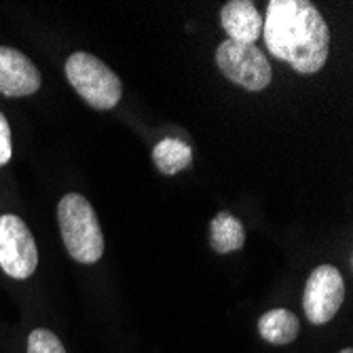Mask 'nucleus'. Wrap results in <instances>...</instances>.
Listing matches in <instances>:
<instances>
[{
	"mask_svg": "<svg viewBox=\"0 0 353 353\" xmlns=\"http://www.w3.org/2000/svg\"><path fill=\"white\" fill-rule=\"evenodd\" d=\"M267 49L301 74L324 68L330 51V30L307 0H271L263 21Z\"/></svg>",
	"mask_w": 353,
	"mask_h": 353,
	"instance_id": "obj_1",
	"label": "nucleus"
},
{
	"mask_svg": "<svg viewBox=\"0 0 353 353\" xmlns=\"http://www.w3.org/2000/svg\"><path fill=\"white\" fill-rule=\"evenodd\" d=\"M57 220L61 241L77 263L93 265L102 259L104 235L100 220L83 195L79 192L63 195L57 205Z\"/></svg>",
	"mask_w": 353,
	"mask_h": 353,
	"instance_id": "obj_2",
	"label": "nucleus"
},
{
	"mask_svg": "<svg viewBox=\"0 0 353 353\" xmlns=\"http://www.w3.org/2000/svg\"><path fill=\"white\" fill-rule=\"evenodd\" d=\"M66 79L95 110H110L121 102V79L100 57L91 53L77 51L66 59Z\"/></svg>",
	"mask_w": 353,
	"mask_h": 353,
	"instance_id": "obj_3",
	"label": "nucleus"
},
{
	"mask_svg": "<svg viewBox=\"0 0 353 353\" xmlns=\"http://www.w3.org/2000/svg\"><path fill=\"white\" fill-rule=\"evenodd\" d=\"M216 63L222 74L248 91H263L271 83V66L256 45L222 41L216 49Z\"/></svg>",
	"mask_w": 353,
	"mask_h": 353,
	"instance_id": "obj_4",
	"label": "nucleus"
},
{
	"mask_svg": "<svg viewBox=\"0 0 353 353\" xmlns=\"http://www.w3.org/2000/svg\"><path fill=\"white\" fill-rule=\"evenodd\" d=\"M39 267V248L26 222L15 214L0 216V269L13 279H28Z\"/></svg>",
	"mask_w": 353,
	"mask_h": 353,
	"instance_id": "obj_5",
	"label": "nucleus"
},
{
	"mask_svg": "<svg viewBox=\"0 0 353 353\" xmlns=\"http://www.w3.org/2000/svg\"><path fill=\"white\" fill-rule=\"evenodd\" d=\"M345 301V281L332 265H319L307 277L303 309L313 326L328 324Z\"/></svg>",
	"mask_w": 353,
	"mask_h": 353,
	"instance_id": "obj_6",
	"label": "nucleus"
},
{
	"mask_svg": "<svg viewBox=\"0 0 353 353\" xmlns=\"http://www.w3.org/2000/svg\"><path fill=\"white\" fill-rule=\"evenodd\" d=\"M41 89V72L21 51L0 47V93L7 98H23Z\"/></svg>",
	"mask_w": 353,
	"mask_h": 353,
	"instance_id": "obj_7",
	"label": "nucleus"
},
{
	"mask_svg": "<svg viewBox=\"0 0 353 353\" xmlns=\"http://www.w3.org/2000/svg\"><path fill=\"white\" fill-rule=\"evenodd\" d=\"M220 23L229 34V41L254 45L263 32V17L250 0H231L220 11Z\"/></svg>",
	"mask_w": 353,
	"mask_h": 353,
	"instance_id": "obj_8",
	"label": "nucleus"
},
{
	"mask_svg": "<svg viewBox=\"0 0 353 353\" xmlns=\"http://www.w3.org/2000/svg\"><path fill=\"white\" fill-rule=\"evenodd\" d=\"M245 243V229L239 218L229 212H218L210 222V245L218 254L241 250Z\"/></svg>",
	"mask_w": 353,
	"mask_h": 353,
	"instance_id": "obj_9",
	"label": "nucleus"
},
{
	"mask_svg": "<svg viewBox=\"0 0 353 353\" xmlns=\"http://www.w3.org/2000/svg\"><path fill=\"white\" fill-rule=\"evenodd\" d=\"M259 332L271 345H290L299 332V317L288 309H271L259 319Z\"/></svg>",
	"mask_w": 353,
	"mask_h": 353,
	"instance_id": "obj_10",
	"label": "nucleus"
},
{
	"mask_svg": "<svg viewBox=\"0 0 353 353\" xmlns=\"http://www.w3.org/2000/svg\"><path fill=\"white\" fill-rule=\"evenodd\" d=\"M152 161L154 168L165 174L174 176L182 170H186L192 161V150L186 142L176 140V138H165L161 142H157L152 148Z\"/></svg>",
	"mask_w": 353,
	"mask_h": 353,
	"instance_id": "obj_11",
	"label": "nucleus"
},
{
	"mask_svg": "<svg viewBox=\"0 0 353 353\" xmlns=\"http://www.w3.org/2000/svg\"><path fill=\"white\" fill-rule=\"evenodd\" d=\"M28 353H66V349L51 330L37 328L28 336Z\"/></svg>",
	"mask_w": 353,
	"mask_h": 353,
	"instance_id": "obj_12",
	"label": "nucleus"
},
{
	"mask_svg": "<svg viewBox=\"0 0 353 353\" xmlns=\"http://www.w3.org/2000/svg\"><path fill=\"white\" fill-rule=\"evenodd\" d=\"M13 157V140H11V127L7 117L0 112V168L7 165Z\"/></svg>",
	"mask_w": 353,
	"mask_h": 353,
	"instance_id": "obj_13",
	"label": "nucleus"
},
{
	"mask_svg": "<svg viewBox=\"0 0 353 353\" xmlns=\"http://www.w3.org/2000/svg\"><path fill=\"white\" fill-rule=\"evenodd\" d=\"M341 353H353V349H349V347H347V349H343Z\"/></svg>",
	"mask_w": 353,
	"mask_h": 353,
	"instance_id": "obj_14",
	"label": "nucleus"
}]
</instances>
